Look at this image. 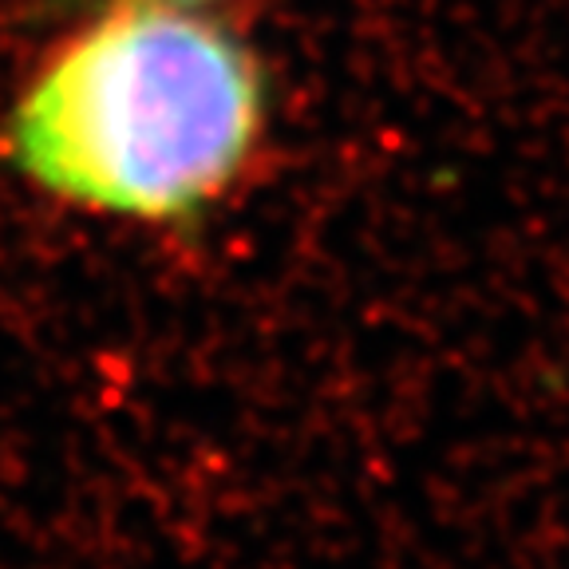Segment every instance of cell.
Wrapping results in <instances>:
<instances>
[{
	"instance_id": "6da1fadb",
	"label": "cell",
	"mask_w": 569,
	"mask_h": 569,
	"mask_svg": "<svg viewBox=\"0 0 569 569\" xmlns=\"http://www.w3.org/2000/svg\"><path fill=\"white\" fill-rule=\"evenodd\" d=\"M258 56L202 9L116 0L36 71L9 162L107 218L190 222L246 174L266 131Z\"/></svg>"
},
{
	"instance_id": "7a4b0ae2",
	"label": "cell",
	"mask_w": 569,
	"mask_h": 569,
	"mask_svg": "<svg viewBox=\"0 0 569 569\" xmlns=\"http://www.w3.org/2000/svg\"><path fill=\"white\" fill-rule=\"evenodd\" d=\"M159 4H182V9H210L218 0H159Z\"/></svg>"
}]
</instances>
